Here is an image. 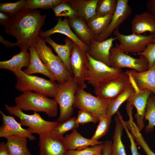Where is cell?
Here are the masks:
<instances>
[{"label":"cell","mask_w":155,"mask_h":155,"mask_svg":"<svg viewBox=\"0 0 155 155\" xmlns=\"http://www.w3.org/2000/svg\"><path fill=\"white\" fill-rule=\"evenodd\" d=\"M46 16L35 9L23 10L11 16L5 27V33L15 37L21 51H27L39 36Z\"/></svg>","instance_id":"cell-1"},{"label":"cell","mask_w":155,"mask_h":155,"mask_svg":"<svg viewBox=\"0 0 155 155\" xmlns=\"http://www.w3.org/2000/svg\"><path fill=\"white\" fill-rule=\"evenodd\" d=\"M40 59L59 83H63L73 76L57 55L47 46L44 39L39 36L33 44Z\"/></svg>","instance_id":"cell-2"},{"label":"cell","mask_w":155,"mask_h":155,"mask_svg":"<svg viewBox=\"0 0 155 155\" xmlns=\"http://www.w3.org/2000/svg\"><path fill=\"white\" fill-rule=\"evenodd\" d=\"M16 106L22 110L43 112L49 117L57 115L58 104L55 99L32 92H23L14 99Z\"/></svg>","instance_id":"cell-3"},{"label":"cell","mask_w":155,"mask_h":155,"mask_svg":"<svg viewBox=\"0 0 155 155\" xmlns=\"http://www.w3.org/2000/svg\"><path fill=\"white\" fill-rule=\"evenodd\" d=\"M16 78L15 88L23 93L34 91L48 97L55 96L58 84L55 81L28 75L21 70L13 73Z\"/></svg>","instance_id":"cell-4"},{"label":"cell","mask_w":155,"mask_h":155,"mask_svg":"<svg viewBox=\"0 0 155 155\" xmlns=\"http://www.w3.org/2000/svg\"><path fill=\"white\" fill-rule=\"evenodd\" d=\"M78 87L73 76L58 84L54 97L59 107L60 114L56 121L58 123L71 118L73 111L75 95Z\"/></svg>","instance_id":"cell-5"},{"label":"cell","mask_w":155,"mask_h":155,"mask_svg":"<svg viewBox=\"0 0 155 155\" xmlns=\"http://www.w3.org/2000/svg\"><path fill=\"white\" fill-rule=\"evenodd\" d=\"M5 109L9 114L18 118L20 120L19 122L22 125L28 127L27 129L32 133L40 135L51 133L58 124L57 121H50L44 119L36 112H34L32 115L25 114L16 106H11L6 104Z\"/></svg>","instance_id":"cell-6"},{"label":"cell","mask_w":155,"mask_h":155,"mask_svg":"<svg viewBox=\"0 0 155 155\" xmlns=\"http://www.w3.org/2000/svg\"><path fill=\"white\" fill-rule=\"evenodd\" d=\"M87 54L88 60V68L85 80L94 88L100 84L116 78L123 72L121 69L109 66L94 59L87 53Z\"/></svg>","instance_id":"cell-7"},{"label":"cell","mask_w":155,"mask_h":155,"mask_svg":"<svg viewBox=\"0 0 155 155\" xmlns=\"http://www.w3.org/2000/svg\"><path fill=\"white\" fill-rule=\"evenodd\" d=\"M109 102L78 87L75 94L73 107L90 112L99 120L101 115H106Z\"/></svg>","instance_id":"cell-8"},{"label":"cell","mask_w":155,"mask_h":155,"mask_svg":"<svg viewBox=\"0 0 155 155\" xmlns=\"http://www.w3.org/2000/svg\"><path fill=\"white\" fill-rule=\"evenodd\" d=\"M140 56L139 58H135L127 54L121 49L119 44L116 43L110 51L111 67L120 69L127 68L139 72L144 71L149 69L148 62L144 56Z\"/></svg>","instance_id":"cell-9"},{"label":"cell","mask_w":155,"mask_h":155,"mask_svg":"<svg viewBox=\"0 0 155 155\" xmlns=\"http://www.w3.org/2000/svg\"><path fill=\"white\" fill-rule=\"evenodd\" d=\"M113 33L120 42V48L126 53L137 54L143 52L149 43L155 42V34L144 35L132 33L126 35L121 33L118 28Z\"/></svg>","instance_id":"cell-10"},{"label":"cell","mask_w":155,"mask_h":155,"mask_svg":"<svg viewBox=\"0 0 155 155\" xmlns=\"http://www.w3.org/2000/svg\"><path fill=\"white\" fill-rule=\"evenodd\" d=\"M131 84L130 78L122 72L116 78L94 87L96 96L110 102Z\"/></svg>","instance_id":"cell-11"},{"label":"cell","mask_w":155,"mask_h":155,"mask_svg":"<svg viewBox=\"0 0 155 155\" xmlns=\"http://www.w3.org/2000/svg\"><path fill=\"white\" fill-rule=\"evenodd\" d=\"M70 63L75 81L79 87L84 89L87 87L85 78L88 68V58L86 52L73 42Z\"/></svg>","instance_id":"cell-12"},{"label":"cell","mask_w":155,"mask_h":155,"mask_svg":"<svg viewBox=\"0 0 155 155\" xmlns=\"http://www.w3.org/2000/svg\"><path fill=\"white\" fill-rule=\"evenodd\" d=\"M117 2L116 9L109 24L101 34L95 36L94 39L97 41L101 42L109 38L131 14L132 9L128 0H117Z\"/></svg>","instance_id":"cell-13"},{"label":"cell","mask_w":155,"mask_h":155,"mask_svg":"<svg viewBox=\"0 0 155 155\" xmlns=\"http://www.w3.org/2000/svg\"><path fill=\"white\" fill-rule=\"evenodd\" d=\"M39 155H67L68 151L63 136L51 133L39 135Z\"/></svg>","instance_id":"cell-14"},{"label":"cell","mask_w":155,"mask_h":155,"mask_svg":"<svg viewBox=\"0 0 155 155\" xmlns=\"http://www.w3.org/2000/svg\"><path fill=\"white\" fill-rule=\"evenodd\" d=\"M135 91L148 90L155 95V62L148 70L139 72L134 70L126 71Z\"/></svg>","instance_id":"cell-15"},{"label":"cell","mask_w":155,"mask_h":155,"mask_svg":"<svg viewBox=\"0 0 155 155\" xmlns=\"http://www.w3.org/2000/svg\"><path fill=\"white\" fill-rule=\"evenodd\" d=\"M3 124L0 127V137L7 138L13 136H18L27 137L30 141H34L36 137L27 129L23 128L12 116L5 115L1 110Z\"/></svg>","instance_id":"cell-16"},{"label":"cell","mask_w":155,"mask_h":155,"mask_svg":"<svg viewBox=\"0 0 155 155\" xmlns=\"http://www.w3.org/2000/svg\"><path fill=\"white\" fill-rule=\"evenodd\" d=\"M116 40V38L113 36L101 42L98 41L94 38L92 40L86 52L94 59L111 67L109 61L110 51L113 46V42Z\"/></svg>","instance_id":"cell-17"},{"label":"cell","mask_w":155,"mask_h":155,"mask_svg":"<svg viewBox=\"0 0 155 155\" xmlns=\"http://www.w3.org/2000/svg\"><path fill=\"white\" fill-rule=\"evenodd\" d=\"M152 92L148 90L135 91L127 100V102L134 106L136 113L134 115L137 126L141 131L145 127L144 120L148 98Z\"/></svg>","instance_id":"cell-18"},{"label":"cell","mask_w":155,"mask_h":155,"mask_svg":"<svg viewBox=\"0 0 155 155\" xmlns=\"http://www.w3.org/2000/svg\"><path fill=\"white\" fill-rule=\"evenodd\" d=\"M56 33L62 34L66 36L86 52L88 50L89 46L83 42L75 34L70 28L67 17H65L63 20H62L61 18H58L57 23L54 27L45 31H40L39 36L45 39L50 37L51 35Z\"/></svg>","instance_id":"cell-19"},{"label":"cell","mask_w":155,"mask_h":155,"mask_svg":"<svg viewBox=\"0 0 155 155\" xmlns=\"http://www.w3.org/2000/svg\"><path fill=\"white\" fill-rule=\"evenodd\" d=\"M131 24L132 34L141 35L146 32L155 34V18L148 11H144L135 15Z\"/></svg>","instance_id":"cell-20"},{"label":"cell","mask_w":155,"mask_h":155,"mask_svg":"<svg viewBox=\"0 0 155 155\" xmlns=\"http://www.w3.org/2000/svg\"><path fill=\"white\" fill-rule=\"evenodd\" d=\"M68 21L69 26L75 34L83 42L89 46L95 35L88 26L86 22L77 17L68 18Z\"/></svg>","instance_id":"cell-21"},{"label":"cell","mask_w":155,"mask_h":155,"mask_svg":"<svg viewBox=\"0 0 155 155\" xmlns=\"http://www.w3.org/2000/svg\"><path fill=\"white\" fill-rule=\"evenodd\" d=\"M98 0H70L68 3L76 11L77 17L82 18L86 22L96 15Z\"/></svg>","instance_id":"cell-22"},{"label":"cell","mask_w":155,"mask_h":155,"mask_svg":"<svg viewBox=\"0 0 155 155\" xmlns=\"http://www.w3.org/2000/svg\"><path fill=\"white\" fill-rule=\"evenodd\" d=\"M64 139L68 150H80L90 146L102 144L103 143L84 137L78 132L76 129L72 130L70 134H67Z\"/></svg>","instance_id":"cell-23"},{"label":"cell","mask_w":155,"mask_h":155,"mask_svg":"<svg viewBox=\"0 0 155 155\" xmlns=\"http://www.w3.org/2000/svg\"><path fill=\"white\" fill-rule=\"evenodd\" d=\"M30 59L28 67L24 69V72L28 75L34 73H40L48 77L50 80L56 81L54 75L51 73L43 63L36 52L33 44L29 48Z\"/></svg>","instance_id":"cell-24"},{"label":"cell","mask_w":155,"mask_h":155,"mask_svg":"<svg viewBox=\"0 0 155 155\" xmlns=\"http://www.w3.org/2000/svg\"><path fill=\"white\" fill-rule=\"evenodd\" d=\"M30 59V53L21 51L9 59L0 61V68L10 70L14 73L22 70L24 67H28Z\"/></svg>","instance_id":"cell-25"},{"label":"cell","mask_w":155,"mask_h":155,"mask_svg":"<svg viewBox=\"0 0 155 155\" xmlns=\"http://www.w3.org/2000/svg\"><path fill=\"white\" fill-rule=\"evenodd\" d=\"M44 39L46 42L49 43L53 48L67 69L73 75L70 66V59L73 42L67 37L64 40L65 43L64 44H60L54 41L50 37Z\"/></svg>","instance_id":"cell-26"},{"label":"cell","mask_w":155,"mask_h":155,"mask_svg":"<svg viewBox=\"0 0 155 155\" xmlns=\"http://www.w3.org/2000/svg\"><path fill=\"white\" fill-rule=\"evenodd\" d=\"M28 138L13 136L7 138L6 147L11 155H32L27 147Z\"/></svg>","instance_id":"cell-27"},{"label":"cell","mask_w":155,"mask_h":155,"mask_svg":"<svg viewBox=\"0 0 155 155\" xmlns=\"http://www.w3.org/2000/svg\"><path fill=\"white\" fill-rule=\"evenodd\" d=\"M115 125L110 155H127L121 139L124 129L123 125L117 115L115 116Z\"/></svg>","instance_id":"cell-28"},{"label":"cell","mask_w":155,"mask_h":155,"mask_svg":"<svg viewBox=\"0 0 155 155\" xmlns=\"http://www.w3.org/2000/svg\"><path fill=\"white\" fill-rule=\"evenodd\" d=\"M128 115L129 120L125 121V123L137 144L142 149L146 155H155V153L150 148L137 125L134 122L132 114H129Z\"/></svg>","instance_id":"cell-29"},{"label":"cell","mask_w":155,"mask_h":155,"mask_svg":"<svg viewBox=\"0 0 155 155\" xmlns=\"http://www.w3.org/2000/svg\"><path fill=\"white\" fill-rule=\"evenodd\" d=\"M135 92L134 87L131 84L109 103L106 115L112 117L119 111L120 106L125 101L127 100L130 96Z\"/></svg>","instance_id":"cell-30"},{"label":"cell","mask_w":155,"mask_h":155,"mask_svg":"<svg viewBox=\"0 0 155 155\" xmlns=\"http://www.w3.org/2000/svg\"><path fill=\"white\" fill-rule=\"evenodd\" d=\"M113 14L99 16H96L86 23L95 36L101 34L106 28L113 17Z\"/></svg>","instance_id":"cell-31"},{"label":"cell","mask_w":155,"mask_h":155,"mask_svg":"<svg viewBox=\"0 0 155 155\" xmlns=\"http://www.w3.org/2000/svg\"><path fill=\"white\" fill-rule=\"evenodd\" d=\"M144 119L148 122L145 127V131L146 133L151 132L155 127V95L152 93L148 99Z\"/></svg>","instance_id":"cell-32"},{"label":"cell","mask_w":155,"mask_h":155,"mask_svg":"<svg viewBox=\"0 0 155 155\" xmlns=\"http://www.w3.org/2000/svg\"><path fill=\"white\" fill-rule=\"evenodd\" d=\"M67 0H28L23 10L35 9L38 8H53L59 3Z\"/></svg>","instance_id":"cell-33"},{"label":"cell","mask_w":155,"mask_h":155,"mask_svg":"<svg viewBox=\"0 0 155 155\" xmlns=\"http://www.w3.org/2000/svg\"><path fill=\"white\" fill-rule=\"evenodd\" d=\"M117 0H98L96 9V16L113 14L117 5Z\"/></svg>","instance_id":"cell-34"},{"label":"cell","mask_w":155,"mask_h":155,"mask_svg":"<svg viewBox=\"0 0 155 155\" xmlns=\"http://www.w3.org/2000/svg\"><path fill=\"white\" fill-rule=\"evenodd\" d=\"M111 121V117L107 115H101L99 118V123L91 139L98 140L105 135L108 131Z\"/></svg>","instance_id":"cell-35"},{"label":"cell","mask_w":155,"mask_h":155,"mask_svg":"<svg viewBox=\"0 0 155 155\" xmlns=\"http://www.w3.org/2000/svg\"><path fill=\"white\" fill-rule=\"evenodd\" d=\"M75 117L71 118L62 123H58L51 133L57 136H63L67 132L76 129L79 126Z\"/></svg>","instance_id":"cell-36"},{"label":"cell","mask_w":155,"mask_h":155,"mask_svg":"<svg viewBox=\"0 0 155 155\" xmlns=\"http://www.w3.org/2000/svg\"><path fill=\"white\" fill-rule=\"evenodd\" d=\"M69 1L61 3L53 8L55 16H65L69 18L77 17L76 11L68 3Z\"/></svg>","instance_id":"cell-37"},{"label":"cell","mask_w":155,"mask_h":155,"mask_svg":"<svg viewBox=\"0 0 155 155\" xmlns=\"http://www.w3.org/2000/svg\"><path fill=\"white\" fill-rule=\"evenodd\" d=\"M26 1V0H20L13 3H1L0 11L12 16L23 9Z\"/></svg>","instance_id":"cell-38"},{"label":"cell","mask_w":155,"mask_h":155,"mask_svg":"<svg viewBox=\"0 0 155 155\" xmlns=\"http://www.w3.org/2000/svg\"><path fill=\"white\" fill-rule=\"evenodd\" d=\"M102 144L89 147L80 150H68L67 155H102L103 147Z\"/></svg>","instance_id":"cell-39"},{"label":"cell","mask_w":155,"mask_h":155,"mask_svg":"<svg viewBox=\"0 0 155 155\" xmlns=\"http://www.w3.org/2000/svg\"><path fill=\"white\" fill-rule=\"evenodd\" d=\"M76 119L77 123L81 125L89 122L95 123L99 121L98 118L94 114L83 110H79Z\"/></svg>","instance_id":"cell-40"},{"label":"cell","mask_w":155,"mask_h":155,"mask_svg":"<svg viewBox=\"0 0 155 155\" xmlns=\"http://www.w3.org/2000/svg\"><path fill=\"white\" fill-rule=\"evenodd\" d=\"M137 55L144 56L148 61L149 68L151 67L155 62V42L149 43L143 52Z\"/></svg>","instance_id":"cell-41"},{"label":"cell","mask_w":155,"mask_h":155,"mask_svg":"<svg viewBox=\"0 0 155 155\" xmlns=\"http://www.w3.org/2000/svg\"><path fill=\"white\" fill-rule=\"evenodd\" d=\"M116 115L118 117L121 121L124 127V129L129 138L130 143V148L132 155H141L140 153L138 151L137 146V144L128 129L125 123V121L123 119L120 112L119 111H118Z\"/></svg>","instance_id":"cell-42"},{"label":"cell","mask_w":155,"mask_h":155,"mask_svg":"<svg viewBox=\"0 0 155 155\" xmlns=\"http://www.w3.org/2000/svg\"><path fill=\"white\" fill-rule=\"evenodd\" d=\"M11 17L2 11L0 12V24L5 27L9 22Z\"/></svg>","instance_id":"cell-43"},{"label":"cell","mask_w":155,"mask_h":155,"mask_svg":"<svg viewBox=\"0 0 155 155\" xmlns=\"http://www.w3.org/2000/svg\"><path fill=\"white\" fill-rule=\"evenodd\" d=\"M112 143V142L111 140H108L103 142L102 155H110Z\"/></svg>","instance_id":"cell-44"},{"label":"cell","mask_w":155,"mask_h":155,"mask_svg":"<svg viewBox=\"0 0 155 155\" xmlns=\"http://www.w3.org/2000/svg\"><path fill=\"white\" fill-rule=\"evenodd\" d=\"M147 9L148 11L155 18V0H149L147 3Z\"/></svg>","instance_id":"cell-45"},{"label":"cell","mask_w":155,"mask_h":155,"mask_svg":"<svg viewBox=\"0 0 155 155\" xmlns=\"http://www.w3.org/2000/svg\"><path fill=\"white\" fill-rule=\"evenodd\" d=\"M0 41L6 47L11 48L15 46H18L16 42L13 43L5 40L1 35L0 36Z\"/></svg>","instance_id":"cell-46"},{"label":"cell","mask_w":155,"mask_h":155,"mask_svg":"<svg viewBox=\"0 0 155 155\" xmlns=\"http://www.w3.org/2000/svg\"><path fill=\"white\" fill-rule=\"evenodd\" d=\"M0 155H11L5 145L3 142L0 144Z\"/></svg>","instance_id":"cell-47"}]
</instances>
